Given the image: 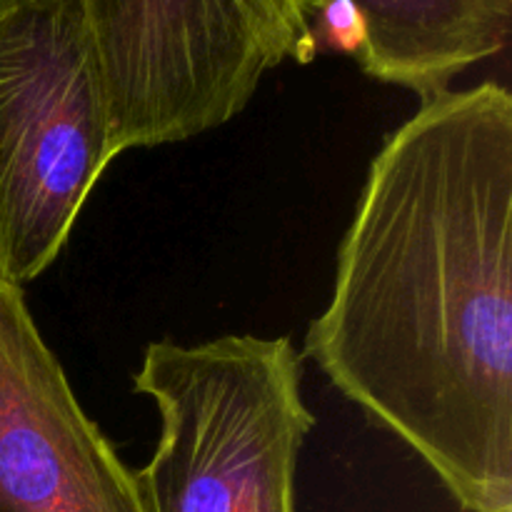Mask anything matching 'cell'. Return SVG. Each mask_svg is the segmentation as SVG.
<instances>
[{"instance_id": "cell-1", "label": "cell", "mask_w": 512, "mask_h": 512, "mask_svg": "<svg viewBox=\"0 0 512 512\" xmlns=\"http://www.w3.org/2000/svg\"><path fill=\"white\" fill-rule=\"evenodd\" d=\"M305 358L468 512H512V95L425 98L380 145Z\"/></svg>"}, {"instance_id": "cell-2", "label": "cell", "mask_w": 512, "mask_h": 512, "mask_svg": "<svg viewBox=\"0 0 512 512\" xmlns=\"http://www.w3.org/2000/svg\"><path fill=\"white\" fill-rule=\"evenodd\" d=\"M290 338L223 335L150 343L135 393L160 415L153 458L135 473L145 512H298L295 468L315 415Z\"/></svg>"}, {"instance_id": "cell-3", "label": "cell", "mask_w": 512, "mask_h": 512, "mask_svg": "<svg viewBox=\"0 0 512 512\" xmlns=\"http://www.w3.org/2000/svg\"><path fill=\"white\" fill-rule=\"evenodd\" d=\"M118 155L80 0H0V278L55 263Z\"/></svg>"}, {"instance_id": "cell-4", "label": "cell", "mask_w": 512, "mask_h": 512, "mask_svg": "<svg viewBox=\"0 0 512 512\" xmlns=\"http://www.w3.org/2000/svg\"><path fill=\"white\" fill-rule=\"evenodd\" d=\"M120 153L233 120L265 73L320 53L313 0H80Z\"/></svg>"}, {"instance_id": "cell-5", "label": "cell", "mask_w": 512, "mask_h": 512, "mask_svg": "<svg viewBox=\"0 0 512 512\" xmlns=\"http://www.w3.org/2000/svg\"><path fill=\"white\" fill-rule=\"evenodd\" d=\"M0 512H145L135 473L75 398L23 288L0 278Z\"/></svg>"}, {"instance_id": "cell-6", "label": "cell", "mask_w": 512, "mask_h": 512, "mask_svg": "<svg viewBox=\"0 0 512 512\" xmlns=\"http://www.w3.org/2000/svg\"><path fill=\"white\" fill-rule=\"evenodd\" d=\"M358 15L360 68L420 100L450 90L453 78L503 53L512 0H343Z\"/></svg>"}]
</instances>
